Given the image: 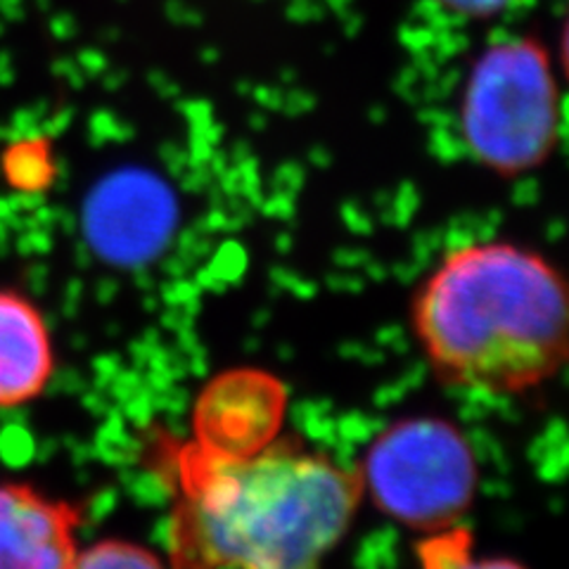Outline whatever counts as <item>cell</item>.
Masks as SVG:
<instances>
[{
  "mask_svg": "<svg viewBox=\"0 0 569 569\" xmlns=\"http://www.w3.org/2000/svg\"><path fill=\"white\" fill-rule=\"evenodd\" d=\"M173 569H323L363 496L359 472L295 441L249 458L178 443Z\"/></svg>",
  "mask_w": 569,
  "mask_h": 569,
  "instance_id": "1",
  "label": "cell"
},
{
  "mask_svg": "<svg viewBox=\"0 0 569 569\" xmlns=\"http://www.w3.org/2000/svg\"><path fill=\"white\" fill-rule=\"evenodd\" d=\"M411 320L432 370L456 387L522 395L567 361V282L512 242L453 249L420 284Z\"/></svg>",
  "mask_w": 569,
  "mask_h": 569,
  "instance_id": "2",
  "label": "cell"
},
{
  "mask_svg": "<svg viewBox=\"0 0 569 569\" xmlns=\"http://www.w3.org/2000/svg\"><path fill=\"white\" fill-rule=\"evenodd\" d=\"M359 479L387 518L430 533L458 525L472 506L479 468L472 443L453 422L406 418L372 441Z\"/></svg>",
  "mask_w": 569,
  "mask_h": 569,
  "instance_id": "3",
  "label": "cell"
},
{
  "mask_svg": "<svg viewBox=\"0 0 569 569\" xmlns=\"http://www.w3.org/2000/svg\"><path fill=\"white\" fill-rule=\"evenodd\" d=\"M553 96L529 48H506L477 71L466 112L470 148L496 171L537 167L553 146Z\"/></svg>",
  "mask_w": 569,
  "mask_h": 569,
  "instance_id": "4",
  "label": "cell"
},
{
  "mask_svg": "<svg viewBox=\"0 0 569 569\" xmlns=\"http://www.w3.org/2000/svg\"><path fill=\"white\" fill-rule=\"evenodd\" d=\"M288 387L259 368H233L211 378L192 408V443L219 458H249L278 441Z\"/></svg>",
  "mask_w": 569,
  "mask_h": 569,
  "instance_id": "5",
  "label": "cell"
},
{
  "mask_svg": "<svg viewBox=\"0 0 569 569\" xmlns=\"http://www.w3.org/2000/svg\"><path fill=\"white\" fill-rule=\"evenodd\" d=\"M176 207L167 188L140 173L102 183L86 204L83 233L93 254L117 269L154 261L171 242Z\"/></svg>",
  "mask_w": 569,
  "mask_h": 569,
  "instance_id": "6",
  "label": "cell"
},
{
  "mask_svg": "<svg viewBox=\"0 0 569 569\" xmlns=\"http://www.w3.org/2000/svg\"><path fill=\"white\" fill-rule=\"evenodd\" d=\"M81 510L22 482H0V569H71Z\"/></svg>",
  "mask_w": 569,
  "mask_h": 569,
  "instance_id": "7",
  "label": "cell"
},
{
  "mask_svg": "<svg viewBox=\"0 0 569 569\" xmlns=\"http://www.w3.org/2000/svg\"><path fill=\"white\" fill-rule=\"evenodd\" d=\"M56 370L41 311L12 290H0V408L39 399Z\"/></svg>",
  "mask_w": 569,
  "mask_h": 569,
  "instance_id": "8",
  "label": "cell"
},
{
  "mask_svg": "<svg viewBox=\"0 0 569 569\" xmlns=\"http://www.w3.org/2000/svg\"><path fill=\"white\" fill-rule=\"evenodd\" d=\"M422 569H527L510 558H472V537L466 527L430 531L418 543Z\"/></svg>",
  "mask_w": 569,
  "mask_h": 569,
  "instance_id": "9",
  "label": "cell"
},
{
  "mask_svg": "<svg viewBox=\"0 0 569 569\" xmlns=\"http://www.w3.org/2000/svg\"><path fill=\"white\" fill-rule=\"evenodd\" d=\"M71 569H167V565L146 546L104 539L79 550Z\"/></svg>",
  "mask_w": 569,
  "mask_h": 569,
  "instance_id": "10",
  "label": "cell"
}]
</instances>
